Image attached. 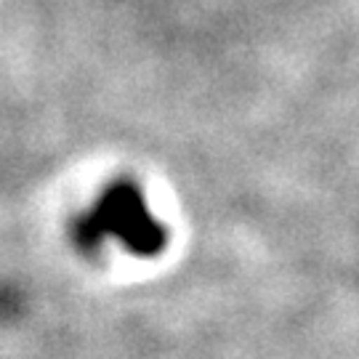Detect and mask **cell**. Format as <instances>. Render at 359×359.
<instances>
[{
	"instance_id": "6da1fadb",
	"label": "cell",
	"mask_w": 359,
	"mask_h": 359,
	"mask_svg": "<svg viewBox=\"0 0 359 359\" xmlns=\"http://www.w3.org/2000/svg\"><path fill=\"white\" fill-rule=\"evenodd\" d=\"M80 237L86 243H99L104 237H115L136 253H152L165 245V229L149 213L144 194L130 184H117L104 194L80 221Z\"/></svg>"
}]
</instances>
